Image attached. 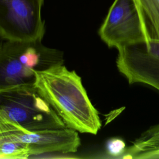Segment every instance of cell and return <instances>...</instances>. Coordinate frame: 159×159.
Wrapping results in <instances>:
<instances>
[{
	"instance_id": "obj_1",
	"label": "cell",
	"mask_w": 159,
	"mask_h": 159,
	"mask_svg": "<svg viewBox=\"0 0 159 159\" xmlns=\"http://www.w3.org/2000/svg\"><path fill=\"white\" fill-rule=\"evenodd\" d=\"M34 86L52 107L67 128L96 134L101 127L97 109L92 104L81 77L63 62L35 71Z\"/></svg>"
},
{
	"instance_id": "obj_2",
	"label": "cell",
	"mask_w": 159,
	"mask_h": 159,
	"mask_svg": "<svg viewBox=\"0 0 159 159\" xmlns=\"http://www.w3.org/2000/svg\"><path fill=\"white\" fill-rule=\"evenodd\" d=\"M63 62L61 52L40 42L5 40L0 45V93L34 86L36 70Z\"/></svg>"
},
{
	"instance_id": "obj_3",
	"label": "cell",
	"mask_w": 159,
	"mask_h": 159,
	"mask_svg": "<svg viewBox=\"0 0 159 159\" xmlns=\"http://www.w3.org/2000/svg\"><path fill=\"white\" fill-rule=\"evenodd\" d=\"M0 112L9 120L32 131L66 127L34 87L0 93Z\"/></svg>"
},
{
	"instance_id": "obj_4",
	"label": "cell",
	"mask_w": 159,
	"mask_h": 159,
	"mask_svg": "<svg viewBox=\"0 0 159 159\" xmlns=\"http://www.w3.org/2000/svg\"><path fill=\"white\" fill-rule=\"evenodd\" d=\"M0 139L25 145L30 156L49 153H74L81 142L77 131L65 127L32 131L7 118L0 112Z\"/></svg>"
},
{
	"instance_id": "obj_5",
	"label": "cell",
	"mask_w": 159,
	"mask_h": 159,
	"mask_svg": "<svg viewBox=\"0 0 159 159\" xmlns=\"http://www.w3.org/2000/svg\"><path fill=\"white\" fill-rule=\"evenodd\" d=\"M43 0H0V38L40 42L45 34L41 11Z\"/></svg>"
},
{
	"instance_id": "obj_6",
	"label": "cell",
	"mask_w": 159,
	"mask_h": 159,
	"mask_svg": "<svg viewBox=\"0 0 159 159\" xmlns=\"http://www.w3.org/2000/svg\"><path fill=\"white\" fill-rule=\"evenodd\" d=\"M98 34L108 47L116 49L145 42L134 0H114Z\"/></svg>"
},
{
	"instance_id": "obj_7",
	"label": "cell",
	"mask_w": 159,
	"mask_h": 159,
	"mask_svg": "<svg viewBox=\"0 0 159 159\" xmlns=\"http://www.w3.org/2000/svg\"><path fill=\"white\" fill-rule=\"evenodd\" d=\"M117 50V68L129 83L145 84L159 91V42H142Z\"/></svg>"
},
{
	"instance_id": "obj_8",
	"label": "cell",
	"mask_w": 159,
	"mask_h": 159,
	"mask_svg": "<svg viewBox=\"0 0 159 159\" xmlns=\"http://www.w3.org/2000/svg\"><path fill=\"white\" fill-rule=\"evenodd\" d=\"M158 159L159 124L144 131L129 147L120 159Z\"/></svg>"
},
{
	"instance_id": "obj_9",
	"label": "cell",
	"mask_w": 159,
	"mask_h": 159,
	"mask_svg": "<svg viewBox=\"0 0 159 159\" xmlns=\"http://www.w3.org/2000/svg\"><path fill=\"white\" fill-rule=\"evenodd\" d=\"M134 2L146 41L159 42V0H134Z\"/></svg>"
},
{
	"instance_id": "obj_10",
	"label": "cell",
	"mask_w": 159,
	"mask_h": 159,
	"mask_svg": "<svg viewBox=\"0 0 159 159\" xmlns=\"http://www.w3.org/2000/svg\"><path fill=\"white\" fill-rule=\"evenodd\" d=\"M126 148V143L122 139L119 137L111 138L106 144V158L120 159Z\"/></svg>"
},
{
	"instance_id": "obj_11",
	"label": "cell",
	"mask_w": 159,
	"mask_h": 159,
	"mask_svg": "<svg viewBox=\"0 0 159 159\" xmlns=\"http://www.w3.org/2000/svg\"><path fill=\"white\" fill-rule=\"evenodd\" d=\"M0 45H1V43H0Z\"/></svg>"
}]
</instances>
